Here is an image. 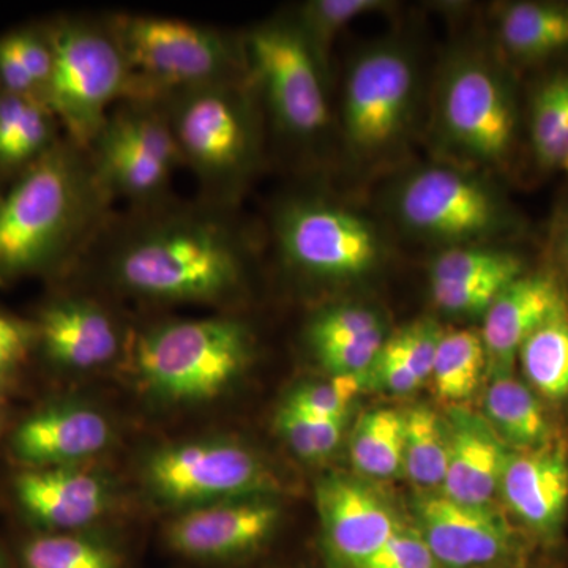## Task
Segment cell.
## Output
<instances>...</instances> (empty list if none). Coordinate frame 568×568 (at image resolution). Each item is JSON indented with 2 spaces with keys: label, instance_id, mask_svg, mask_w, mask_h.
<instances>
[{
  "label": "cell",
  "instance_id": "cell-27",
  "mask_svg": "<svg viewBox=\"0 0 568 568\" xmlns=\"http://www.w3.org/2000/svg\"><path fill=\"white\" fill-rule=\"evenodd\" d=\"M523 381L548 406L568 405V301L518 351Z\"/></svg>",
  "mask_w": 568,
  "mask_h": 568
},
{
  "label": "cell",
  "instance_id": "cell-10",
  "mask_svg": "<svg viewBox=\"0 0 568 568\" xmlns=\"http://www.w3.org/2000/svg\"><path fill=\"white\" fill-rule=\"evenodd\" d=\"M274 235L284 265L321 283L361 282L390 257V241L375 220L323 194L284 201Z\"/></svg>",
  "mask_w": 568,
  "mask_h": 568
},
{
  "label": "cell",
  "instance_id": "cell-38",
  "mask_svg": "<svg viewBox=\"0 0 568 568\" xmlns=\"http://www.w3.org/2000/svg\"><path fill=\"white\" fill-rule=\"evenodd\" d=\"M446 328L433 317H422L387 335L384 347L425 384L432 377L437 346Z\"/></svg>",
  "mask_w": 568,
  "mask_h": 568
},
{
  "label": "cell",
  "instance_id": "cell-17",
  "mask_svg": "<svg viewBox=\"0 0 568 568\" xmlns=\"http://www.w3.org/2000/svg\"><path fill=\"white\" fill-rule=\"evenodd\" d=\"M316 507L334 568L361 566L405 525L386 497L358 478H323L316 487Z\"/></svg>",
  "mask_w": 568,
  "mask_h": 568
},
{
  "label": "cell",
  "instance_id": "cell-24",
  "mask_svg": "<svg viewBox=\"0 0 568 568\" xmlns=\"http://www.w3.org/2000/svg\"><path fill=\"white\" fill-rule=\"evenodd\" d=\"M532 73L523 89L525 159L545 178L568 159V58Z\"/></svg>",
  "mask_w": 568,
  "mask_h": 568
},
{
  "label": "cell",
  "instance_id": "cell-19",
  "mask_svg": "<svg viewBox=\"0 0 568 568\" xmlns=\"http://www.w3.org/2000/svg\"><path fill=\"white\" fill-rule=\"evenodd\" d=\"M36 353L65 372H93L111 364L122 347L118 321L99 302L55 295L31 320Z\"/></svg>",
  "mask_w": 568,
  "mask_h": 568
},
{
  "label": "cell",
  "instance_id": "cell-8",
  "mask_svg": "<svg viewBox=\"0 0 568 568\" xmlns=\"http://www.w3.org/2000/svg\"><path fill=\"white\" fill-rule=\"evenodd\" d=\"M108 22L132 71L130 99L156 102L186 89L248 78L244 39L152 14H114Z\"/></svg>",
  "mask_w": 568,
  "mask_h": 568
},
{
  "label": "cell",
  "instance_id": "cell-35",
  "mask_svg": "<svg viewBox=\"0 0 568 568\" xmlns=\"http://www.w3.org/2000/svg\"><path fill=\"white\" fill-rule=\"evenodd\" d=\"M381 331H387V327L377 310L362 304H339L328 306L310 321L306 339L312 349H317Z\"/></svg>",
  "mask_w": 568,
  "mask_h": 568
},
{
  "label": "cell",
  "instance_id": "cell-42",
  "mask_svg": "<svg viewBox=\"0 0 568 568\" xmlns=\"http://www.w3.org/2000/svg\"><path fill=\"white\" fill-rule=\"evenodd\" d=\"M544 260L562 280L568 291V193L559 194L547 224Z\"/></svg>",
  "mask_w": 568,
  "mask_h": 568
},
{
  "label": "cell",
  "instance_id": "cell-40",
  "mask_svg": "<svg viewBox=\"0 0 568 568\" xmlns=\"http://www.w3.org/2000/svg\"><path fill=\"white\" fill-rule=\"evenodd\" d=\"M355 568H440L420 532L403 525L372 558Z\"/></svg>",
  "mask_w": 568,
  "mask_h": 568
},
{
  "label": "cell",
  "instance_id": "cell-31",
  "mask_svg": "<svg viewBox=\"0 0 568 568\" xmlns=\"http://www.w3.org/2000/svg\"><path fill=\"white\" fill-rule=\"evenodd\" d=\"M18 558L21 568H123L121 549L84 532H36Z\"/></svg>",
  "mask_w": 568,
  "mask_h": 568
},
{
  "label": "cell",
  "instance_id": "cell-12",
  "mask_svg": "<svg viewBox=\"0 0 568 568\" xmlns=\"http://www.w3.org/2000/svg\"><path fill=\"white\" fill-rule=\"evenodd\" d=\"M142 481L153 499L175 510L250 496H276L275 470L261 455L230 439H196L152 452Z\"/></svg>",
  "mask_w": 568,
  "mask_h": 568
},
{
  "label": "cell",
  "instance_id": "cell-28",
  "mask_svg": "<svg viewBox=\"0 0 568 568\" xmlns=\"http://www.w3.org/2000/svg\"><path fill=\"white\" fill-rule=\"evenodd\" d=\"M349 458L364 477L405 476V414L390 407L362 414L351 436Z\"/></svg>",
  "mask_w": 568,
  "mask_h": 568
},
{
  "label": "cell",
  "instance_id": "cell-15",
  "mask_svg": "<svg viewBox=\"0 0 568 568\" xmlns=\"http://www.w3.org/2000/svg\"><path fill=\"white\" fill-rule=\"evenodd\" d=\"M282 519L276 496H250L183 510L168 523L164 541L174 555L201 564L246 558L271 540Z\"/></svg>",
  "mask_w": 568,
  "mask_h": 568
},
{
  "label": "cell",
  "instance_id": "cell-43",
  "mask_svg": "<svg viewBox=\"0 0 568 568\" xmlns=\"http://www.w3.org/2000/svg\"><path fill=\"white\" fill-rule=\"evenodd\" d=\"M422 386L424 383L383 345L375 364L369 369L368 387H375L392 395H409Z\"/></svg>",
  "mask_w": 568,
  "mask_h": 568
},
{
  "label": "cell",
  "instance_id": "cell-20",
  "mask_svg": "<svg viewBox=\"0 0 568 568\" xmlns=\"http://www.w3.org/2000/svg\"><path fill=\"white\" fill-rule=\"evenodd\" d=\"M499 497L526 532L545 545L558 544L568 518V440L511 452Z\"/></svg>",
  "mask_w": 568,
  "mask_h": 568
},
{
  "label": "cell",
  "instance_id": "cell-46",
  "mask_svg": "<svg viewBox=\"0 0 568 568\" xmlns=\"http://www.w3.org/2000/svg\"><path fill=\"white\" fill-rule=\"evenodd\" d=\"M562 171H566L568 175V159L566 160V163H564Z\"/></svg>",
  "mask_w": 568,
  "mask_h": 568
},
{
  "label": "cell",
  "instance_id": "cell-9",
  "mask_svg": "<svg viewBox=\"0 0 568 568\" xmlns=\"http://www.w3.org/2000/svg\"><path fill=\"white\" fill-rule=\"evenodd\" d=\"M48 28L52 71L44 104L63 136L89 151L112 108L132 95V71L108 20L59 17Z\"/></svg>",
  "mask_w": 568,
  "mask_h": 568
},
{
  "label": "cell",
  "instance_id": "cell-39",
  "mask_svg": "<svg viewBox=\"0 0 568 568\" xmlns=\"http://www.w3.org/2000/svg\"><path fill=\"white\" fill-rule=\"evenodd\" d=\"M387 335V331H381L353 342L317 347L313 353L331 376H364L375 364Z\"/></svg>",
  "mask_w": 568,
  "mask_h": 568
},
{
  "label": "cell",
  "instance_id": "cell-5",
  "mask_svg": "<svg viewBox=\"0 0 568 568\" xmlns=\"http://www.w3.org/2000/svg\"><path fill=\"white\" fill-rule=\"evenodd\" d=\"M384 207L403 234L436 252L515 245L528 235V220L497 179L439 160L402 168Z\"/></svg>",
  "mask_w": 568,
  "mask_h": 568
},
{
  "label": "cell",
  "instance_id": "cell-14",
  "mask_svg": "<svg viewBox=\"0 0 568 568\" xmlns=\"http://www.w3.org/2000/svg\"><path fill=\"white\" fill-rule=\"evenodd\" d=\"M413 515L440 568H495L521 551L518 532L493 506L455 503L440 491H418Z\"/></svg>",
  "mask_w": 568,
  "mask_h": 568
},
{
  "label": "cell",
  "instance_id": "cell-11",
  "mask_svg": "<svg viewBox=\"0 0 568 568\" xmlns=\"http://www.w3.org/2000/svg\"><path fill=\"white\" fill-rule=\"evenodd\" d=\"M250 80L284 138L317 145L335 133V110L320 62L293 18L254 26L244 37Z\"/></svg>",
  "mask_w": 568,
  "mask_h": 568
},
{
  "label": "cell",
  "instance_id": "cell-41",
  "mask_svg": "<svg viewBox=\"0 0 568 568\" xmlns=\"http://www.w3.org/2000/svg\"><path fill=\"white\" fill-rule=\"evenodd\" d=\"M36 353V332L31 321L0 310V375L14 372Z\"/></svg>",
  "mask_w": 568,
  "mask_h": 568
},
{
  "label": "cell",
  "instance_id": "cell-34",
  "mask_svg": "<svg viewBox=\"0 0 568 568\" xmlns=\"http://www.w3.org/2000/svg\"><path fill=\"white\" fill-rule=\"evenodd\" d=\"M275 425L298 458L317 462L334 454L345 432L346 418L312 417L282 406Z\"/></svg>",
  "mask_w": 568,
  "mask_h": 568
},
{
  "label": "cell",
  "instance_id": "cell-6",
  "mask_svg": "<svg viewBox=\"0 0 568 568\" xmlns=\"http://www.w3.org/2000/svg\"><path fill=\"white\" fill-rule=\"evenodd\" d=\"M163 104L183 164L213 200L226 204L256 173L263 153L260 95L252 80L174 92Z\"/></svg>",
  "mask_w": 568,
  "mask_h": 568
},
{
  "label": "cell",
  "instance_id": "cell-26",
  "mask_svg": "<svg viewBox=\"0 0 568 568\" xmlns=\"http://www.w3.org/2000/svg\"><path fill=\"white\" fill-rule=\"evenodd\" d=\"M484 417L514 452L534 450L564 437L552 424L547 403L515 375L489 379Z\"/></svg>",
  "mask_w": 568,
  "mask_h": 568
},
{
  "label": "cell",
  "instance_id": "cell-29",
  "mask_svg": "<svg viewBox=\"0 0 568 568\" xmlns=\"http://www.w3.org/2000/svg\"><path fill=\"white\" fill-rule=\"evenodd\" d=\"M484 376H487V354L480 331L446 328L429 377L436 395L459 406L473 398Z\"/></svg>",
  "mask_w": 568,
  "mask_h": 568
},
{
  "label": "cell",
  "instance_id": "cell-2",
  "mask_svg": "<svg viewBox=\"0 0 568 568\" xmlns=\"http://www.w3.org/2000/svg\"><path fill=\"white\" fill-rule=\"evenodd\" d=\"M432 82L424 133L435 160L517 178L526 164L523 89L488 36L454 41Z\"/></svg>",
  "mask_w": 568,
  "mask_h": 568
},
{
  "label": "cell",
  "instance_id": "cell-32",
  "mask_svg": "<svg viewBox=\"0 0 568 568\" xmlns=\"http://www.w3.org/2000/svg\"><path fill=\"white\" fill-rule=\"evenodd\" d=\"M387 0H308L291 14L295 26L313 51L325 77L331 80L332 48L339 33L358 18L396 9Z\"/></svg>",
  "mask_w": 568,
  "mask_h": 568
},
{
  "label": "cell",
  "instance_id": "cell-22",
  "mask_svg": "<svg viewBox=\"0 0 568 568\" xmlns=\"http://www.w3.org/2000/svg\"><path fill=\"white\" fill-rule=\"evenodd\" d=\"M446 420L450 446L440 493L466 506H493L514 450L496 435L487 418L465 406H452Z\"/></svg>",
  "mask_w": 568,
  "mask_h": 568
},
{
  "label": "cell",
  "instance_id": "cell-25",
  "mask_svg": "<svg viewBox=\"0 0 568 568\" xmlns=\"http://www.w3.org/2000/svg\"><path fill=\"white\" fill-rule=\"evenodd\" d=\"M61 130L41 100L0 91V192L62 140Z\"/></svg>",
  "mask_w": 568,
  "mask_h": 568
},
{
  "label": "cell",
  "instance_id": "cell-33",
  "mask_svg": "<svg viewBox=\"0 0 568 568\" xmlns=\"http://www.w3.org/2000/svg\"><path fill=\"white\" fill-rule=\"evenodd\" d=\"M530 268L514 245H469L437 250L428 264V283L519 276Z\"/></svg>",
  "mask_w": 568,
  "mask_h": 568
},
{
  "label": "cell",
  "instance_id": "cell-23",
  "mask_svg": "<svg viewBox=\"0 0 568 568\" xmlns=\"http://www.w3.org/2000/svg\"><path fill=\"white\" fill-rule=\"evenodd\" d=\"M488 39L517 73L568 58V2L514 0L495 3Z\"/></svg>",
  "mask_w": 568,
  "mask_h": 568
},
{
  "label": "cell",
  "instance_id": "cell-18",
  "mask_svg": "<svg viewBox=\"0 0 568 568\" xmlns=\"http://www.w3.org/2000/svg\"><path fill=\"white\" fill-rule=\"evenodd\" d=\"M114 432L102 410L81 402H51L11 433L10 457L21 469L80 466L110 446Z\"/></svg>",
  "mask_w": 568,
  "mask_h": 568
},
{
  "label": "cell",
  "instance_id": "cell-4",
  "mask_svg": "<svg viewBox=\"0 0 568 568\" xmlns=\"http://www.w3.org/2000/svg\"><path fill=\"white\" fill-rule=\"evenodd\" d=\"M413 41L387 36L362 48L347 65L335 111L346 162L365 178L406 166L424 132L429 85Z\"/></svg>",
  "mask_w": 568,
  "mask_h": 568
},
{
  "label": "cell",
  "instance_id": "cell-47",
  "mask_svg": "<svg viewBox=\"0 0 568 568\" xmlns=\"http://www.w3.org/2000/svg\"><path fill=\"white\" fill-rule=\"evenodd\" d=\"M0 425H2V417H0Z\"/></svg>",
  "mask_w": 568,
  "mask_h": 568
},
{
  "label": "cell",
  "instance_id": "cell-1",
  "mask_svg": "<svg viewBox=\"0 0 568 568\" xmlns=\"http://www.w3.org/2000/svg\"><path fill=\"white\" fill-rule=\"evenodd\" d=\"M106 242V271L123 293L155 302L219 304L244 286L248 250L213 209L145 205Z\"/></svg>",
  "mask_w": 568,
  "mask_h": 568
},
{
  "label": "cell",
  "instance_id": "cell-44",
  "mask_svg": "<svg viewBox=\"0 0 568 568\" xmlns=\"http://www.w3.org/2000/svg\"><path fill=\"white\" fill-rule=\"evenodd\" d=\"M10 386H11V376L0 375V396L6 394V392L9 390Z\"/></svg>",
  "mask_w": 568,
  "mask_h": 568
},
{
  "label": "cell",
  "instance_id": "cell-37",
  "mask_svg": "<svg viewBox=\"0 0 568 568\" xmlns=\"http://www.w3.org/2000/svg\"><path fill=\"white\" fill-rule=\"evenodd\" d=\"M517 278L518 276H489L467 282L428 283L429 295L433 305L443 315L484 317L497 295Z\"/></svg>",
  "mask_w": 568,
  "mask_h": 568
},
{
  "label": "cell",
  "instance_id": "cell-16",
  "mask_svg": "<svg viewBox=\"0 0 568 568\" xmlns=\"http://www.w3.org/2000/svg\"><path fill=\"white\" fill-rule=\"evenodd\" d=\"M11 491L37 532H81L115 504L111 477L84 465L21 469Z\"/></svg>",
  "mask_w": 568,
  "mask_h": 568
},
{
  "label": "cell",
  "instance_id": "cell-45",
  "mask_svg": "<svg viewBox=\"0 0 568 568\" xmlns=\"http://www.w3.org/2000/svg\"><path fill=\"white\" fill-rule=\"evenodd\" d=\"M0 568H9L6 558H3L2 551H0Z\"/></svg>",
  "mask_w": 568,
  "mask_h": 568
},
{
  "label": "cell",
  "instance_id": "cell-36",
  "mask_svg": "<svg viewBox=\"0 0 568 568\" xmlns=\"http://www.w3.org/2000/svg\"><path fill=\"white\" fill-rule=\"evenodd\" d=\"M368 387V375L331 376L327 381L305 383L287 395L283 406L312 417L346 418L355 396Z\"/></svg>",
  "mask_w": 568,
  "mask_h": 568
},
{
  "label": "cell",
  "instance_id": "cell-21",
  "mask_svg": "<svg viewBox=\"0 0 568 568\" xmlns=\"http://www.w3.org/2000/svg\"><path fill=\"white\" fill-rule=\"evenodd\" d=\"M567 301L562 280L545 260L508 284L481 317L488 379L515 375L519 347Z\"/></svg>",
  "mask_w": 568,
  "mask_h": 568
},
{
  "label": "cell",
  "instance_id": "cell-13",
  "mask_svg": "<svg viewBox=\"0 0 568 568\" xmlns=\"http://www.w3.org/2000/svg\"><path fill=\"white\" fill-rule=\"evenodd\" d=\"M88 152L110 200L121 197L140 207L162 203L183 164L163 104L153 100L115 104Z\"/></svg>",
  "mask_w": 568,
  "mask_h": 568
},
{
  "label": "cell",
  "instance_id": "cell-7",
  "mask_svg": "<svg viewBox=\"0 0 568 568\" xmlns=\"http://www.w3.org/2000/svg\"><path fill=\"white\" fill-rule=\"evenodd\" d=\"M252 332L233 317L171 321L133 346V365L149 394L173 405H200L234 386L253 361Z\"/></svg>",
  "mask_w": 568,
  "mask_h": 568
},
{
  "label": "cell",
  "instance_id": "cell-30",
  "mask_svg": "<svg viewBox=\"0 0 568 568\" xmlns=\"http://www.w3.org/2000/svg\"><path fill=\"white\" fill-rule=\"evenodd\" d=\"M405 476L418 491H440L448 465L446 417L429 406L417 405L405 413Z\"/></svg>",
  "mask_w": 568,
  "mask_h": 568
},
{
  "label": "cell",
  "instance_id": "cell-3",
  "mask_svg": "<svg viewBox=\"0 0 568 568\" xmlns=\"http://www.w3.org/2000/svg\"><path fill=\"white\" fill-rule=\"evenodd\" d=\"M110 203L89 152L63 136L0 192V287L73 263L100 234Z\"/></svg>",
  "mask_w": 568,
  "mask_h": 568
}]
</instances>
